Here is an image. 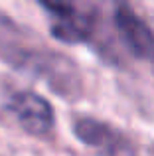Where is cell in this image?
<instances>
[{
    "mask_svg": "<svg viewBox=\"0 0 154 156\" xmlns=\"http://www.w3.org/2000/svg\"><path fill=\"white\" fill-rule=\"evenodd\" d=\"M50 20V30L63 44L93 42L99 30L101 6L97 0H38Z\"/></svg>",
    "mask_w": 154,
    "mask_h": 156,
    "instance_id": "6da1fadb",
    "label": "cell"
},
{
    "mask_svg": "<svg viewBox=\"0 0 154 156\" xmlns=\"http://www.w3.org/2000/svg\"><path fill=\"white\" fill-rule=\"evenodd\" d=\"M8 111L16 122L32 136H46L54 130L55 113L46 97L34 91H18L8 101Z\"/></svg>",
    "mask_w": 154,
    "mask_h": 156,
    "instance_id": "7a4b0ae2",
    "label": "cell"
},
{
    "mask_svg": "<svg viewBox=\"0 0 154 156\" xmlns=\"http://www.w3.org/2000/svg\"><path fill=\"white\" fill-rule=\"evenodd\" d=\"M73 133L83 144L93 146L97 156H136L132 142L103 121L91 117L77 119L73 122Z\"/></svg>",
    "mask_w": 154,
    "mask_h": 156,
    "instance_id": "3957f363",
    "label": "cell"
},
{
    "mask_svg": "<svg viewBox=\"0 0 154 156\" xmlns=\"http://www.w3.org/2000/svg\"><path fill=\"white\" fill-rule=\"evenodd\" d=\"M113 26L117 28L123 44L138 57H154V34L142 18L135 14L127 4H115Z\"/></svg>",
    "mask_w": 154,
    "mask_h": 156,
    "instance_id": "277c9868",
    "label": "cell"
}]
</instances>
